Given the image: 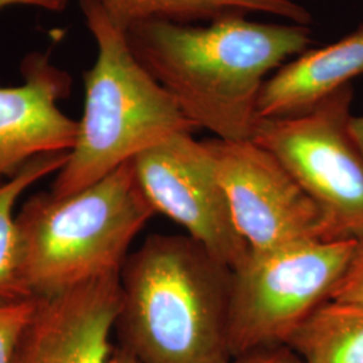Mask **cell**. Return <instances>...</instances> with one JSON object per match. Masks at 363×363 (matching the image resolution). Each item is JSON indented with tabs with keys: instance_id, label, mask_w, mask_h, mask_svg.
<instances>
[{
	"instance_id": "ffe728a7",
	"label": "cell",
	"mask_w": 363,
	"mask_h": 363,
	"mask_svg": "<svg viewBox=\"0 0 363 363\" xmlns=\"http://www.w3.org/2000/svg\"><path fill=\"white\" fill-rule=\"evenodd\" d=\"M108 363H139L136 361V358L130 354L128 351L121 349V347H117L113 349L112 354H111V358Z\"/></svg>"
},
{
	"instance_id": "9c48e42d",
	"label": "cell",
	"mask_w": 363,
	"mask_h": 363,
	"mask_svg": "<svg viewBox=\"0 0 363 363\" xmlns=\"http://www.w3.org/2000/svg\"><path fill=\"white\" fill-rule=\"evenodd\" d=\"M120 307V273L37 298L13 363H108Z\"/></svg>"
},
{
	"instance_id": "8992f818",
	"label": "cell",
	"mask_w": 363,
	"mask_h": 363,
	"mask_svg": "<svg viewBox=\"0 0 363 363\" xmlns=\"http://www.w3.org/2000/svg\"><path fill=\"white\" fill-rule=\"evenodd\" d=\"M352 96L349 84L300 115L259 118L253 136L320 210L325 241H363V156L349 130Z\"/></svg>"
},
{
	"instance_id": "3957f363",
	"label": "cell",
	"mask_w": 363,
	"mask_h": 363,
	"mask_svg": "<svg viewBox=\"0 0 363 363\" xmlns=\"http://www.w3.org/2000/svg\"><path fill=\"white\" fill-rule=\"evenodd\" d=\"M96 46L94 65L84 73L85 101L76 143L52 182L54 196H65L105 178L145 150L194 124L175 99L130 50L99 0H79Z\"/></svg>"
},
{
	"instance_id": "2e32d148",
	"label": "cell",
	"mask_w": 363,
	"mask_h": 363,
	"mask_svg": "<svg viewBox=\"0 0 363 363\" xmlns=\"http://www.w3.org/2000/svg\"><path fill=\"white\" fill-rule=\"evenodd\" d=\"M331 300L363 303V241L357 244L349 268L339 281Z\"/></svg>"
},
{
	"instance_id": "30bf717a",
	"label": "cell",
	"mask_w": 363,
	"mask_h": 363,
	"mask_svg": "<svg viewBox=\"0 0 363 363\" xmlns=\"http://www.w3.org/2000/svg\"><path fill=\"white\" fill-rule=\"evenodd\" d=\"M21 69L22 85L0 88V183L38 156L70 152L77 139L78 121L58 106L70 76L42 52L28 54Z\"/></svg>"
},
{
	"instance_id": "7c38bea8",
	"label": "cell",
	"mask_w": 363,
	"mask_h": 363,
	"mask_svg": "<svg viewBox=\"0 0 363 363\" xmlns=\"http://www.w3.org/2000/svg\"><path fill=\"white\" fill-rule=\"evenodd\" d=\"M123 30L142 22L178 25L211 23L232 16L264 13L289 23L311 26L312 13L296 0H99Z\"/></svg>"
},
{
	"instance_id": "8fae6325",
	"label": "cell",
	"mask_w": 363,
	"mask_h": 363,
	"mask_svg": "<svg viewBox=\"0 0 363 363\" xmlns=\"http://www.w3.org/2000/svg\"><path fill=\"white\" fill-rule=\"evenodd\" d=\"M363 74V23L320 49H308L279 67L259 91V118L295 116Z\"/></svg>"
},
{
	"instance_id": "52a82bcc",
	"label": "cell",
	"mask_w": 363,
	"mask_h": 363,
	"mask_svg": "<svg viewBox=\"0 0 363 363\" xmlns=\"http://www.w3.org/2000/svg\"><path fill=\"white\" fill-rule=\"evenodd\" d=\"M132 162L156 213L179 223L187 235L229 268L242 261L249 247L234 225L206 140H196L193 132H182Z\"/></svg>"
},
{
	"instance_id": "d6986e66",
	"label": "cell",
	"mask_w": 363,
	"mask_h": 363,
	"mask_svg": "<svg viewBox=\"0 0 363 363\" xmlns=\"http://www.w3.org/2000/svg\"><path fill=\"white\" fill-rule=\"evenodd\" d=\"M349 130L354 143L363 156V116H351Z\"/></svg>"
},
{
	"instance_id": "4fadbf2b",
	"label": "cell",
	"mask_w": 363,
	"mask_h": 363,
	"mask_svg": "<svg viewBox=\"0 0 363 363\" xmlns=\"http://www.w3.org/2000/svg\"><path fill=\"white\" fill-rule=\"evenodd\" d=\"M286 346L304 363H363V303L325 301L291 334Z\"/></svg>"
},
{
	"instance_id": "9a60e30c",
	"label": "cell",
	"mask_w": 363,
	"mask_h": 363,
	"mask_svg": "<svg viewBox=\"0 0 363 363\" xmlns=\"http://www.w3.org/2000/svg\"><path fill=\"white\" fill-rule=\"evenodd\" d=\"M35 307V298L0 303V363H13L18 342Z\"/></svg>"
},
{
	"instance_id": "6da1fadb",
	"label": "cell",
	"mask_w": 363,
	"mask_h": 363,
	"mask_svg": "<svg viewBox=\"0 0 363 363\" xmlns=\"http://www.w3.org/2000/svg\"><path fill=\"white\" fill-rule=\"evenodd\" d=\"M130 50L198 128L228 142L253 140L268 76L311 48V26L232 16L206 26L142 22Z\"/></svg>"
},
{
	"instance_id": "ac0fdd59",
	"label": "cell",
	"mask_w": 363,
	"mask_h": 363,
	"mask_svg": "<svg viewBox=\"0 0 363 363\" xmlns=\"http://www.w3.org/2000/svg\"><path fill=\"white\" fill-rule=\"evenodd\" d=\"M67 1L69 0H0V10L13 6H28L52 13H62L67 7Z\"/></svg>"
},
{
	"instance_id": "7a4b0ae2",
	"label": "cell",
	"mask_w": 363,
	"mask_h": 363,
	"mask_svg": "<svg viewBox=\"0 0 363 363\" xmlns=\"http://www.w3.org/2000/svg\"><path fill=\"white\" fill-rule=\"evenodd\" d=\"M115 328L139 363H230L232 268L190 235L154 234L128 255Z\"/></svg>"
},
{
	"instance_id": "5bb4252c",
	"label": "cell",
	"mask_w": 363,
	"mask_h": 363,
	"mask_svg": "<svg viewBox=\"0 0 363 363\" xmlns=\"http://www.w3.org/2000/svg\"><path fill=\"white\" fill-rule=\"evenodd\" d=\"M69 152L42 155L0 183V303L31 298L23 284L15 208L21 196L42 178L64 167Z\"/></svg>"
},
{
	"instance_id": "277c9868",
	"label": "cell",
	"mask_w": 363,
	"mask_h": 363,
	"mask_svg": "<svg viewBox=\"0 0 363 363\" xmlns=\"http://www.w3.org/2000/svg\"><path fill=\"white\" fill-rule=\"evenodd\" d=\"M155 214L132 160L74 194L31 196L16 214L28 295L52 298L121 272L132 241Z\"/></svg>"
},
{
	"instance_id": "ba28073f",
	"label": "cell",
	"mask_w": 363,
	"mask_h": 363,
	"mask_svg": "<svg viewBox=\"0 0 363 363\" xmlns=\"http://www.w3.org/2000/svg\"><path fill=\"white\" fill-rule=\"evenodd\" d=\"M206 143L234 225L249 249L325 240L320 210L271 152L253 140L216 138Z\"/></svg>"
},
{
	"instance_id": "5b68a950",
	"label": "cell",
	"mask_w": 363,
	"mask_h": 363,
	"mask_svg": "<svg viewBox=\"0 0 363 363\" xmlns=\"http://www.w3.org/2000/svg\"><path fill=\"white\" fill-rule=\"evenodd\" d=\"M358 242L307 240L247 250L232 269L228 343L232 357L286 345L331 300Z\"/></svg>"
},
{
	"instance_id": "e0dca14e",
	"label": "cell",
	"mask_w": 363,
	"mask_h": 363,
	"mask_svg": "<svg viewBox=\"0 0 363 363\" xmlns=\"http://www.w3.org/2000/svg\"><path fill=\"white\" fill-rule=\"evenodd\" d=\"M230 363H304L295 351L286 345L265 347L238 355Z\"/></svg>"
}]
</instances>
